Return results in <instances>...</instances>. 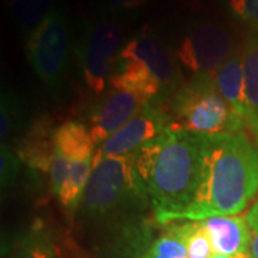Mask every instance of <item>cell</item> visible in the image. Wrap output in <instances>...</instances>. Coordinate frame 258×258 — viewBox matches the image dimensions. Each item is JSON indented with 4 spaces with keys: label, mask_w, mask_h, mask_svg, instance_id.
<instances>
[{
    "label": "cell",
    "mask_w": 258,
    "mask_h": 258,
    "mask_svg": "<svg viewBox=\"0 0 258 258\" xmlns=\"http://www.w3.org/2000/svg\"><path fill=\"white\" fill-rule=\"evenodd\" d=\"M200 166V134L172 123L135 154L137 172L159 224L178 221L188 208L197 189Z\"/></svg>",
    "instance_id": "cell-2"
},
{
    "label": "cell",
    "mask_w": 258,
    "mask_h": 258,
    "mask_svg": "<svg viewBox=\"0 0 258 258\" xmlns=\"http://www.w3.org/2000/svg\"><path fill=\"white\" fill-rule=\"evenodd\" d=\"M200 222L211 240L215 254L230 257L249 255L251 228L245 217L220 215Z\"/></svg>",
    "instance_id": "cell-12"
},
{
    "label": "cell",
    "mask_w": 258,
    "mask_h": 258,
    "mask_svg": "<svg viewBox=\"0 0 258 258\" xmlns=\"http://www.w3.org/2000/svg\"><path fill=\"white\" fill-rule=\"evenodd\" d=\"M245 218H247L248 227L251 228V230H255V228H258V201L251 207V210L247 212Z\"/></svg>",
    "instance_id": "cell-24"
},
{
    "label": "cell",
    "mask_w": 258,
    "mask_h": 258,
    "mask_svg": "<svg viewBox=\"0 0 258 258\" xmlns=\"http://www.w3.org/2000/svg\"><path fill=\"white\" fill-rule=\"evenodd\" d=\"M232 52H235L234 42L225 29L211 22H198L185 32L176 56L195 76L214 74Z\"/></svg>",
    "instance_id": "cell-9"
},
{
    "label": "cell",
    "mask_w": 258,
    "mask_h": 258,
    "mask_svg": "<svg viewBox=\"0 0 258 258\" xmlns=\"http://www.w3.org/2000/svg\"><path fill=\"white\" fill-rule=\"evenodd\" d=\"M148 200L147 188L135 168V155L111 157L93 164L81 208L91 215H106Z\"/></svg>",
    "instance_id": "cell-6"
},
{
    "label": "cell",
    "mask_w": 258,
    "mask_h": 258,
    "mask_svg": "<svg viewBox=\"0 0 258 258\" xmlns=\"http://www.w3.org/2000/svg\"><path fill=\"white\" fill-rule=\"evenodd\" d=\"M53 3L55 0H8L15 25L28 35L53 12Z\"/></svg>",
    "instance_id": "cell-16"
},
{
    "label": "cell",
    "mask_w": 258,
    "mask_h": 258,
    "mask_svg": "<svg viewBox=\"0 0 258 258\" xmlns=\"http://www.w3.org/2000/svg\"><path fill=\"white\" fill-rule=\"evenodd\" d=\"M55 151V131L47 119L36 120L29 128L18 154L23 162L40 172H50Z\"/></svg>",
    "instance_id": "cell-14"
},
{
    "label": "cell",
    "mask_w": 258,
    "mask_h": 258,
    "mask_svg": "<svg viewBox=\"0 0 258 258\" xmlns=\"http://www.w3.org/2000/svg\"><path fill=\"white\" fill-rule=\"evenodd\" d=\"M245 93L251 112L248 131L255 138L258 147V30L251 29L242 46Z\"/></svg>",
    "instance_id": "cell-15"
},
{
    "label": "cell",
    "mask_w": 258,
    "mask_h": 258,
    "mask_svg": "<svg viewBox=\"0 0 258 258\" xmlns=\"http://www.w3.org/2000/svg\"><path fill=\"white\" fill-rule=\"evenodd\" d=\"M10 258H56L52 235L40 227L29 230L15 242Z\"/></svg>",
    "instance_id": "cell-17"
},
{
    "label": "cell",
    "mask_w": 258,
    "mask_h": 258,
    "mask_svg": "<svg viewBox=\"0 0 258 258\" xmlns=\"http://www.w3.org/2000/svg\"><path fill=\"white\" fill-rule=\"evenodd\" d=\"M232 13L258 30V0H230Z\"/></svg>",
    "instance_id": "cell-22"
},
{
    "label": "cell",
    "mask_w": 258,
    "mask_h": 258,
    "mask_svg": "<svg viewBox=\"0 0 258 258\" xmlns=\"http://www.w3.org/2000/svg\"><path fill=\"white\" fill-rule=\"evenodd\" d=\"M184 238L188 258H212L215 251L212 242L200 221H188L178 225Z\"/></svg>",
    "instance_id": "cell-18"
},
{
    "label": "cell",
    "mask_w": 258,
    "mask_h": 258,
    "mask_svg": "<svg viewBox=\"0 0 258 258\" xmlns=\"http://www.w3.org/2000/svg\"><path fill=\"white\" fill-rule=\"evenodd\" d=\"M71 40L63 13L53 10L29 33L26 55L35 74L49 88L62 82L69 63Z\"/></svg>",
    "instance_id": "cell-7"
},
{
    "label": "cell",
    "mask_w": 258,
    "mask_h": 258,
    "mask_svg": "<svg viewBox=\"0 0 258 258\" xmlns=\"http://www.w3.org/2000/svg\"><path fill=\"white\" fill-rule=\"evenodd\" d=\"M249 258H258V228H255V230H251Z\"/></svg>",
    "instance_id": "cell-25"
},
{
    "label": "cell",
    "mask_w": 258,
    "mask_h": 258,
    "mask_svg": "<svg viewBox=\"0 0 258 258\" xmlns=\"http://www.w3.org/2000/svg\"><path fill=\"white\" fill-rule=\"evenodd\" d=\"M171 113L178 128L200 135L244 134L247 125L218 92L214 75H195L176 91Z\"/></svg>",
    "instance_id": "cell-4"
},
{
    "label": "cell",
    "mask_w": 258,
    "mask_h": 258,
    "mask_svg": "<svg viewBox=\"0 0 258 258\" xmlns=\"http://www.w3.org/2000/svg\"><path fill=\"white\" fill-rule=\"evenodd\" d=\"M212 258H249V255H238V257H230V255H221V254H215Z\"/></svg>",
    "instance_id": "cell-26"
},
{
    "label": "cell",
    "mask_w": 258,
    "mask_h": 258,
    "mask_svg": "<svg viewBox=\"0 0 258 258\" xmlns=\"http://www.w3.org/2000/svg\"><path fill=\"white\" fill-rule=\"evenodd\" d=\"M142 258H188L184 238L178 230V225L162 232L145 251Z\"/></svg>",
    "instance_id": "cell-19"
},
{
    "label": "cell",
    "mask_w": 258,
    "mask_h": 258,
    "mask_svg": "<svg viewBox=\"0 0 258 258\" xmlns=\"http://www.w3.org/2000/svg\"><path fill=\"white\" fill-rule=\"evenodd\" d=\"M120 53V30L112 20H98L85 30L78 47L83 82L96 95L106 91Z\"/></svg>",
    "instance_id": "cell-8"
},
{
    "label": "cell",
    "mask_w": 258,
    "mask_h": 258,
    "mask_svg": "<svg viewBox=\"0 0 258 258\" xmlns=\"http://www.w3.org/2000/svg\"><path fill=\"white\" fill-rule=\"evenodd\" d=\"M200 142L197 189L178 221L237 215L258 192V147L245 134L200 135Z\"/></svg>",
    "instance_id": "cell-1"
},
{
    "label": "cell",
    "mask_w": 258,
    "mask_h": 258,
    "mask_svg": "<svg viewBox=\"0 0 258 258\" xmlns=\"http://www.w3.org/2000/svg\"><path fill=\"white\" fill-rule=\"evenodd\" d=\"M169 125L171 120L164 111L162 102H148L135 118L99 145L93 155V164L103 158L135 155L144 145L158 138Z\"/></svg>",
    "instance_id": "cell-10"
},
{
    "label": "cell",
    "mask_w": 258,
    "mask_h": 258,
    "mask_svg": "<svg viewBox=\"0 0 258 258\" xmlns=\"http://www.w3.org/2000/svg\"><path fill=\"white\" fill-rule=\"evenodd\" d=\"M22 120V111L18 105V101L10 95H2V106H0V137L8 139L10 135L18 132Z\"/></svg>",
    "instance_id": "cell-20"
},
{
    "label": "cell",
    "mask_w": 258,
    "mask_h": 258,
    "mask_svg": "<svg viewBox=\"0 0 258 258\" xmlns=\"http://www.w3.org/2000/svg\"><path fill=\"white\" fill-rule=\"evenodd\" d=\"M148 0H109V3L120 8V9H135V8H141L147 3Z\"/></svg>",
    "instance_id": "cell-23"
},
{
    "label": "cell",
    "mask_w": 258,
    "mask_h": 258,
    "mask_svg": "<svg viewBox=\"0 0 258 258\" xmlns=\"http://www.w3.org/2000/svg\"><path fill=\"white\" fill-rule=\"evenodd\" d=\"M95 144L88 128L75 120L55 129V151L50 166L52 191L66 210H76L91 176Z\"/></svg>",
    "instance_id": "cell-5"
},
{
    "label": "cell",
    "mask_w": 258,
    "mask_h": 258,
    "mask_svg": "<svg viewBox=\"0 0 258 258\" xmlns=\"http://www.w3.org/2000/svg\"><path fill=\"white\" fill-rule=\"evenodd\" d=\"M218 92L230 105L232 112L240 116L249 128L251 112L245 93V76H244V60L242 49L232 52L231 56L214 72Z\"/></svg>",
    "instance_id": "cell-13"
},
{
    "label": "cell",
    "mask_w": 258,
    "mask_h": 258,
    "mask_svg": "<svg viewBox=\"0 0 258 258\" xmlns=\"http://www.w3.org/2000/svg\"><path fill=\"white\" fill-rule=\"evenodd\" d=\"M147 103L145 98L125 91L112 89L105 93L89 113L88 131L93 144L102 145L106 142L135 118Z\"/></svg>",
    "instance_id": "cell-11"
},
{
    "label": "cell",
    "mask_w": 258,
    "mask_h": 258,
    "mask_svg": "<svg viewBox=\"0 0 258 258\" xmlns=\"http://www.w3.org/2000/svg\"><path fill=\"white\" fill-rule=\"evenodd\" d=\"M20 157L18 151L15 152L8 145H2V188L9 189L13 186L20 168Z\"/></svg>",
    "instance_id": "cell-21"
},
{
    "label": "cell",
    "mask_w": 258,
    "mask_h": 258,
    "mask_svg": "<svg viewBox=\"0 0 258 258\" xmlns=\"http://www.w3.org/2000/svg\"><path fill=\"white\" fill-rule=\"evenodd\" d=\"M178 71L165 45L155 35L141 33L120 49L112 75L113 89L161 101L176 88Z\"/></svg>",
    "instance_id": "cell-3"
}]
</instances>
